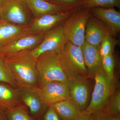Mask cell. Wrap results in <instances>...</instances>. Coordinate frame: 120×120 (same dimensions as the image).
Returning a JSON list of instances; mask_svg holds the SVG:
<instances>
[{
    "label": "cell",
    "mask_w": 120,
    "mask_h": 120,
    "mask_svg": "<svg viewBox=\"0 0 120 120\" xmlns=\"http://www.w3.org/2000/svg\"><path fill=\"white\" fill-rule=\"evenodd\" d=\"M45 0L47 1H48V0Z\"/></svg>",
    "instance_id": "cell-33"
},
{
    "label": "cell",
    "mask_w": 120,
    "mask_h": 120,
    "mask_svg": "<svg viewBox=\"0 0 120 120\" xmlns=\"http://www.w3.org/2000/svg\"><path fill=\"white\" fill-rule=\"evenodd\" d=\"M31 12L27 0H4L0 7L2 21L19 26H29Z\"/></svg>",
    "instance_id": "cell-6"
},
{
    "label": "cell",
    "mask_w": 120,
    "mask_h": 120,
    "mask_svg": "<svg viewBox=\"0 0 120 120\" xmlns=\"http://www.w3.org/2000/svg\"><path fill=\"white\" fill-rule=\"evenodd\" d=\"M1 21H2V20H1V17L0 15V23L1 22Z\"/></svg>",
    "instance_id": "cell-32"
},
{
    "label": "cell",
    "mask_w": 120,
    "mask_h": 120,
    "mask_svg": "<svg viewBox=\"0 0 120 120\" xmlns=\"http://www.w3.org/2000/svg\"><path fill=\"white\" fill-rule=\"evenodd\" d=\"M91 120H120V115H113L103 111L91 114Z\"/></svg>",
    "instance_id": "cell-27"
},
{
    "label": "cell",
    "mask_w": 120,
    "mask_h": 120,
    "mask_svg": "<svg viewBox=\"0 0 120 120\" xmlns=\"http://www.w3.org/2000/svg\"><path fill=\"white\" fill-rule=\"evenodd\" d=\"M36 120H62L53 108L49 106L43 115Z\"/></svg>",
    "instance_id": "cell-28"
},
{
    "label": "cell",
    "mask_w": 120,
    "mask_h": 120,
    "mask_svg": "<svg viewBox=\"0 0 120 120\" xmlns=\"http://www.w3.org/2000/svg\"><path fill=\"white\" fill-rule=\"evenodd\" d=\"M3 1H4V0H0V7L1 4H2Z\"/></svg>",
    "instance_id": "cell-31"
},
{
    "label": "cell",
    "mask_w": 120,
    "mask_h": 120,
    "mask_svg": "<svg viewBox=\"0 0 120 120\" xmlns=\"http://www.w3.org/2000/svg\"><path fill=\"white\" fill-rule=\"evenodd\" d=\"M76 9L35 18L29 26L31 32L33 34H45L63 23Z\"/></svg>",
    "instance_id": "cell-12"
},
{
    "label": "cell",
    "mask_w": 120,
    "mask_h": 120,
    "mask_svg": "<svg viewBox=\"0 0 120 120\" xmlns=\"http://www.w3.org/2000/svg\"><path fill=\"white\" fill-rule=\"evenodd\" d=\"M104 112L113 115L120 114V91L116 90L110 99Z\"/></svg>",
    "instance_id": "cell-24"
},
{
    "label": "cell",
    "mask_w": 120,
    "mask_h": 120,
    "mask_svg": "<svg viewBox=\"0 0 120 120\" xmlns=\"http://www.w3.org/2000/svg\"><path fill=\"white\" fill-rule=\"evenodd\" d=\"M5 111L8 120H36L30 115L28 108L22 103Z\"/></svg>",
    "instance_id": "cell-20"
},
{
    "label": "cell",
    "mask_w": 120,
    "mask_h": 120,
    "mask_svg": "<svg viewBox=\"0 0 120 120\" xmlns=\"http://www.w3.org/2000/svg\"><path fill=\"white\" fill-rule=\"evenodd\" d=\"M31 34L29 26H18L2 21L0 23V47Z\"/></svg>",
    "instance_id": "cell-16"
},
{
    "label": "cell",
    "mask_w": 120,
    "mask_h": 120,
    "mask_svg": "<svg viewBox=\"0 0 120 120\" xmlns=\"http://www.w3.org/2000/svg\"><path fill=\"white\" fill-rule=\"evenodd\" d=\"M48 1L63 6L73 9L80 8L81 0H48Z\"/></svg>",
    "instance_id": "cell-26"
},
{
    "label": "cell",
    "mask_w": 120,
    "mask_h": 120,
    "mask_svg": "<svg viewBox=\"0 0 120 120\" xmlns=\"http://www.w3.org/2000/svg\"><path fill=\"white\" fill-rule=\"evenodd\" d=\"M50 106L62 120H75L82 112L71 100L60 101Z\"/></svg>",
    "instance_id": "cell-19"
},
{
    "label": "cell",
    "mask_w": 120,
    "mask_h": 120,
    "mask_svg": "<svg viewBox=\"0 0 120 120\" xmlns=\"http://www.w3.org/2000/svg\"><path fill=\"white\" fill-rule=\"evenodd\" d=\"M62 23L45 34L42 41L30 51L33 57L37 59L41 54L49 51H62L68 41L64 33Z\"/></svg>",
    "instance_id": "cell-7"
},
{
    "label": "cell",
    "mask_w": 120,
    "mask_h": 120,
    "mask_svg": "<svg viewBox=\"0 0 120 120\" xmlns=\"http://www.w3.org/2000/svg\"><path fill=\"white\" fill-rule=\"evenodd\" d=\"M118 43L119 41L112 34L105 37L99 45V53L102 58L107 55L113 54L115 47Z\"/></svg>",
    "instance_id": "cell-21"
},
{
    "label": "cell",
    "mask_w": 120,
    "mask_h": 120,
    "mask_svg": "<svg viewBox=\"0 0 120 120\" xmlns=\"http://www.w3.org/2000/svg\"><path fill=\"white\" fill-rule=\"evenodd\" d=\"M27 3L31 14L35 18L75 9L52 4L45 0H27Z\"/></svg>",
    "instance_id": "cell-17"
},
{
    "label": "cell",
    "mask_w": 120,
    "mask_h": 120,
    "mask_svg": "<svg viewBox=\"0 0 120 120\" xmlns=\"http://www.w3.org/2000/svg\"><path fill=\"white\" fill-rule=\"evenodd\" d=\"M61 56L68 80L78 76L89 78L81 47L68 41L61 52Z\"/></svg>",
    "instance_id": "cell-4"
},
{
    "label": "cell",
    "mask_w": 120,
    "mask_h": 120,
    "mask_svg": "<svg viewBox=\"0 0 120 120\" xmlns=\"http://www.w3.org/2000/svg\"><path fill=\"white\" fill-rule=\"evenodd\" d=\"M30 50L3 58L19 88H38L36 59L31 55Z\"/></svg>",
    "instance_id": "cell-1"
},
{
    "label": "cell",
    "mask_w": 120,
    "mask_h": 120,
    "mask_svg": "<svg viewBox=\"0 0 120 120\" xmlns=\"http://www.w3.org/2000/svg\"><path fill=\"white\" fill-rule=\"evenodd\" d=\"M42 99L48 106L65 100H71L67 82L59 81L47 82L38 87Z\"/></svg>",
    "instance_id": "cell-10"
},
{
    "label": "cell",
    "mask_w": 120,
    "mask_h": 120,
    "mask_svg": "<svg viewBox=\"0 0 120 120\" xmlns=\"http://www.w3.org/2000/svg\"><path fill=\"white\" fill-rule=\"evenodd\" d=\"M82 0V1L83 0Z\"/></svg>",
    "instance_id": "cell-34"
},
{
    "label": "cell",
    "mask_w": 120,
    "mask_h": 120,
    "mask_svg": "<svg viewBox=\"0 0 120 120\" xmlns=\"http://www.w3.org/2000/svg\"><path fill=\"white\" fill-rule=\"evenodd\" d=\"M19 89L22 103L28 108L30 115L35 120L39 118L49 106L42 99L39 88Z\"/></svg>",
    "instance_id": "cell-11"
},
{
    "label": "cell",
    "mask_w": 120,
    "mask_h": 120,
    "mask_svg": "<svg viewBox=\"0 0 120 120\" xmlns=\"http://www.w3.org/2000/svg\"><path fill=\"white\" fill-rule=\"evenodd\" d=\"M91 15L90 8H79L63 23V30L68 41L82 46L85 41L86 24Z\"/></svg>",
    "instance_id": "cell-5"
},
{
    "label": "cell",
    "mask_w": 120,
    "mask_h": 120,
    "mask_svg": "<svg viewBox=\"0 0 120 120\" xmlns=\"http://www.w3.org/2000/svg\"><path fill=\"white\" fill-rule=\"evenodd\" d=\"M87 79L78 76L67 82L71 100L81 112L86 110L89 103L90 90Z\"/></svg>",
    "instance_id": "cell-8"
},
{
    "label": "cell",
    "mask_w": 120,
    "mask_h": 120,
    "mask_svg": "<svg viewBox=\"0 0 120 120\" xmlns=\"http://www.w3.org/2000/svg\"><path fill=\"white\" fill-rule=\"evenodd\" d=\"M45 34H30L0 47V56L4 58L23 51L31 50L42 41Z\"/></svg>",
    "instance_id": "cell-9"
},
{
    "label": "cell",
    "mask_w": 120,
    "mask_h": 120,
    "mask_svg": "<svg viewBox=\"0 0 120 120\" xmlns=\"http://www.w3.org/2000/svg\"><path fill=\"white\" fill-rule=\"evenodd\" d=\"M21 103L19 88L0 82V107L8 110Z\"/></svg>",
    "instance_id": "cell-18"
},
{
    "label": "cell",
    "mask_w": 120,
    "mask_h": 120,
    "mask_svg": "<svg viewBox=\"0 0 120 120\" xmlns=\"http://www.w3.org/2000/svg\"><path fill=\"white\" fill-rule=\"evenodd\" d=\"M109 34L112 35L105 24L91 15L86 24L85 41L90 45L99 46L103 39Z\"/></svg>",
    "instance_id": "cell-14"
},
{
    "label": "cell",
    "mask_w": 120,
    "mask_h": 120,
    "mask_svg": "<svg viewBox=\"0 0 120 120\" xmlns=\"http://www.w3.org/2000/svg\"><path fill=\"white\" fill-rule=\"evenodd\" d=\"M94 79L95 84L91 99L86 109L90 114L105 110L116 86L114 78H109L103 69Z\"/></svg>",
    "instance_id": "cell-3"
},
{
    "label": "cell",
    "mask_w": 120,
    "mask_h": 120,
    "mask_svg": "<svg viewBox=\"0 0 120 120\" xmlns=\"http://www.w3.org/2000/svg\"><path fill=\"white\" fill-rule=\"evenodd\" d=\"M120 8V0H83L80 8H90L94 7Z\"/></svg>",
    "instance_id": "cell-22"
},
{
    "label": "cell",
    "mask_w": 120,
    "mask_h": 120,
    "mask_svg": "<svg viewBox=\"0 0 120 120\" xmlns=\"http://www.w3.org/2000/svg\"><path fill=\"white\" fill-rule=\"evenodd\" d=\"M81 48L89 78L94 79L103 69L99 46L93 45L84 41Z\"/></svg>",
    "instance_id": "cell-15"
},
{
    "label": "cell",
    "mask_w": 120,
    "mask_h": 120,
    "mask_svg": "<svg viewBox=\"0 0 120 120\" xmlns=\"http://www.w3.org/2000/svg\"><path fill=\"white\" fill-rule=\"evenodd\" d=\"M90 9L91 15L105 24L113 36H117L120 31V11L114 8L97 7Z\"/></svg>",
    "instance_id": "cell-13"
},
{
    "label": "cell",
    "mask_w": 120,
    "mask_h": 120,
    "mask_svg": "<svg viewBox=\"0 0 120 120\" xmlns=\"http://www.w3.org/2000/svg\"><path fill=\"white\" fill-rule=\"evenodd\" d=\"M61 52H46L36 59L38 87L47 82L59 81L67 83L68 81L62 64Z\"/></svg>",
    "instance_id": "cell-2"
},
{
    "label": "cell",
    "mask_w": 120,
    "mask_h": 120,
    "mask_svg": "<svg viewBox=\"0 0 120 120\" xmlns=\"http://www.w3.org/2000/svg\"><path fill=\"white\" fill-rule=\"evenodd\" d=\"M0 82L8 84L14 88H19L4 59L0 56Z\"/></svg>",
    "instance_id": "cell-23"
},
{
    "label": "cell",
    "mask_w": 120,
    "mask_h": 120,
    "mask_svg": "<svg viewBox=\"0 0 120 120\" xmlns=\"http://www.w3.org/2000/svg\"><path fill=\"white\" fill-rule=\"evenodd\" d=\"M103 70L110 79L114 78L115 60L113 54H109L102 58Z\"/></svg>",
    "instance_id": "cell-25"
},
{
    "label": "cell",
    "mask_w": 120,
    "mask_h": 120,
    "mask_svg": "<svg viewBox=\"0 0 120 120\" xmlns=\"http://www.w3.org/2000/svg\"><path fill=\"white\" fill-rule=\"evenodd\" d=\"M0 120H8L5 110L0 107Z\"/></svg>",
    "instance_id": "cell-30"
},
{
    "label": "cell",
    "mask_w": 120,
    "mask_h": 120,
    "mask_svg": "<svg viewBox=\"0 0 120 120\" xmlns=\"http://www.w3.org/2000/svg\"><path fill=\"white\" fill-rule=\"evenodd\" d=\"M75 120H91V114L84 110Z\"/></svg>",
    "instance_id": "cell-29"
}]
</instances>
